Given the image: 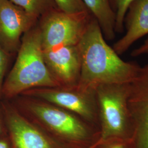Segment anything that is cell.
<instances>
[{
    "instance_id": "1",
    "label": "cell",
    "mask_w": 148,
    "mask_h": 148,
    "mask_svg": "<svg viewBox=\"0 0 148 148\" xmlns=\"http://www.w3.org/2000/svg\"><path fill=\"white\" fill-rule=\"evenodd\" d=\"M81 70L77 86L95 92L101 86L131 84L140 68L122 60L106 43L101 27L92 16L77 44Z\"/></svg>"
},
{
    "instance_id": "2",
    "label": "cell",
    "mask_w": 148,
    "mask_h": 148,
    "mask_svg": "<svg viewBox=\"0 0 148 148\" xmlns=\"http://www.w3.org/2000/svg\"><path fill=\"white\" fill-rule=\"evenodd\" d=\"M21 114L51 136L74 148H93L99 130L80 117L57 106L35 98L21 95Z\"/></svg>"
},
{
    "instance_id": "3",
    "label": "cell",
    "mask_w": 148,
    "mask_h": 148,
    "mask_svg": "<svg viewBox=\"0 0 148 148\" xmlns=\"http://www.w3.org/2000/svg\"><path fill=\"white\" fill-rule=\"evenodd\" d=\"M59 86L45 63L40 32L36 24L23 36L16 62L1 92L11 98L32 88Z\"/></svg>"
},
{
    "instance_id": "4",
    "label": "cell",
    "mask_w": 148,
    "mask_h": 148,
    "mask_svg": "<svg viewBox=\"0 0 148 148\" xmlns=\"http://www.w3.org/2000/svg\"><path fill=\"white\" fill-rule=\"evenodd\" d=\"M130 84L103 85L96 90L99 142L115 138L134 139L135 125L128 106Z\"/></svg>"
},
{
    "instance_id": "5",
    "label": "cell",
    "mask_w": 148,
    "mask_h": 148,
    "mask_svg": "<svg viewBox=\"0 0 148 148\" xmlns=\"http://www.w3.org/2000/svg\"><path fill=\"white\" fill-rule=\"evenodd\" d=\"M46 101L80 117L99 128L98 108L96 91H86L77 86L39 87L27 90L21 94Z\"/></svg>"
},
{
    "instance_id": "6",
    "label": "cell",
    "mask_w": 148,
    "mask_h": 148,
    "mask_svg": "<svg viewBox=\"0 0 148 148\" xmlns=\"http://www.w3.org/2000/svg\"><path fill=\"white\" fill-rule=\"evenodd\" d=\"M92 17L90 12L69 14L59 9L41 17L38 27L43 50L77 45Z\"/></svg>"
},
{
    "instance_id": "7",
    "label": "cell",
    "mask_w": 148,
    "mask_h": 148,
    "mask_svg": "<svg viewBox=\"0 0 148 148\" xmlns=\"http://www.w3.org/2000/svg\"><path fill=\"white\" fill-rule=\"evenodd\" d=\"M11 148H74L63 143L8 104L3 105Z\"/></svg>"
},
{
    "instance_id": "8",
    "label": "cell",
    "mask_w": 148,
    "mask_h": 148,
    "mask_svg": "<svg viewBox=\"0 0 148 148\" xmlns=\"http://www.w3.org/2000/svg\"><path fill=\"white\" fill-rule=\"evenodd\" d=\"M37 21L10 0H0V46L8 54L18 52L23 36Z\"/></svg>"
},
{
    "instance_id": "9",
    "label": "cell",
    "mask_w": 148,
    "mask_h": 148,
    "mask_svg": "<svg viewBox=\"0 0 148 148\" xmlns=\"http://www.w3.org/2000/svg\"><path fill=\"white\" fill-rule=\"evenodd\" d=\"M128 106L135 125L137 148H148V63L140 66L130 84Z\"/></svg>"
},
{
    "instance_id": "10",
    "label": "cell",
    "mask_w": 148,
    "mask_h": 148,
    "mask_svg": "<svg viewBox=\"0 0 148 148\" xmlns=\"http://www.w3.org/2000/svg\"><path fill=\"white\" fill-rule=\"evenodd\" d=\"M43 57L49 72L60 86L77 84L81 70L77 45L43 51Z\"/></svg>"
},
{
    "instance_id": "11",
    "label": "cell",
    "mask_w": 148,
    "mask_h": 148,
    "mask_svg": "<svg viewBox=\"0 0 148 148\" xmlns=\"http://www.w3.org/2000/svg\"><path fill=\"white\" fill-rule=\"evenodd\" d=\"M126 33L112 48L119 55L126 52L133 44L148 35V0H135L128 7L124 20Z\"/></svg>"
},
{
    "instance_id": "12",
    "label": "cell",
    "mask_w": 148,
    "mask_h": 148,
    "mask_svg": "<svg viewBox=\"0 0 148 148\" xmlns=\"http://www.w3.org/2000/svg\"><path fill=\"white\" fill-rule=\"evenodd\" d=\"M87 10L101 27L106 40L115 37L116 15L110 0H82Z\"/></svg>"
},
{
    "instance_id": "13",
    "label": "cell",
    "mask_w": 148,
    "mask_h": 148,
    "mask_svg": "<svg viewBox=\"0 0 148 148\" xmlns=\"http://www.w3.org/2000/svg\"><path fill=\"white\" fill-rule=\"evenodd\" d=\"M27 13L37 18L58 9L53 0H10Z\"/></svg>"
},
{
    "instance_id": "14",
    "label": "cell",
    "mask_w": 148,
    "mask_h": 148,
    "mask_svg": "<svg viewBox=\"0 0 148 148\" xmlns=\"http://www.w3.org/2000/svg\"><path fill=\"white\" fill-rule=\"evenodd\" d=\"M135 0H110L112 8L116 15V33L124 32V20L128 7Z\"/></svg>"
},
{
    "instance_id": "15",
    "label": "cell",
    "mask_w": 148,
    "mask_h": 148,
    "mask_svg": "<svg viewBox=\"0 0 148 148\" xmlns=\"http://www.w3.org/2000/svg\"><path fill=\"white\" fill-rule=\"evenodd\" d=\"M60 11L69 14L90 12L82 0H53Z\"/></svg>"
},
{
    "instance_id": "16",
    "label": "cell",
    "mask_w": 148,
    "mask_h": 148,
    "mask_svg": "<svg viewBox=\"0 0 148 148\" xmlns=\"http://www.w3.org/2000/svg\"><path fill=\"white\" fill-rule=\"evenodd\" d=\"M93 148H137L134 139H110L98 142Z\"/></svg>"
},
{
    "instance_id": "17",
    "label": "cell",
    "mask_w": 148,
    "mask_h": 148,
    "mask_svg": "<svg viewBox=\"0 0 148 148\" xmlns=\"http://www.w3.org/2000/svg\"><path fill=\"white\" fill-rule=\"evenodd\" d=\"M9 54L0 46V93L3 85V78L8 63Z\"/></svg>"
},
{
    "instance_id": "18",
    "label": "cell",
    "mask_w": 148,
    "mask_h": 148,
    "mask_svg": "<svg viewBox=\"0 0 148 148\" xmlns=\"http://www.w3.org/2000/svg\"><path fill=\"white\" fill-rule=\"evenodd\" d=\"M148 54V36L143 44L139 47L134 49L131 53V56L133 57H137L142 55Z\"/></svg>"
},
{
    "instance_id": "19",
    "label": "cell",
    "mask_w": 148,
    "mask_h": 148,
    "mask_svg": "<svg viewBox=\"0 0 148 148\" xmlns=\"http://www.w3.org/2000/svg\"><path fill=\"white\" fill-rule=\"evenodd\" d=\"M0 148H11L10 140L6 139H0Z\"/></svg>"
},
{
    "instance_id": "20",
    "label": "cell",
    "mask_w": 148,
    "mask_h": 148,
    "mask_svg": "<svg viewBox=\"0 0 148 148\" xmlns=\"http://www.w3.org/2000/svg\"><path fill=\"white\" fill-rule=\"evenodd\" d=\"M1 111H0V135L2 133V120H1Z\"/></svg>"
}]
</instances>
